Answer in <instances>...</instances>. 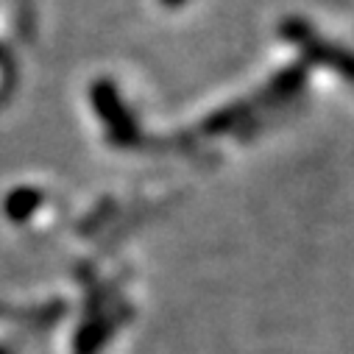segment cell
I'll use <instances>...</instances> for the list:
<instances>
[{
    "instance_id": "1",
    "label": "cell",
    "mask_w": 354,
    "mask_h": 354,
    "mask_svg": "<svg viewBox=\"0 0 354 354\" xmlns=\"http://www.w3.org/2000/svg\"><path fill=\"white\" fill-rule=\"evenodd\" d=\"M279 31H282V37H285L288 42H293V45L304 53L307 62L324 64V67L335 70L343 81H348V84L354 86V50H351V48H343V45H337V42L324 39V37H321L307 20H301V17H288Z\"/></svg>"
},
{
    "instance_id": "2",
    "label": "cell",
    "mask_w": 354,
    "mask_h": 354,
    "mask_svg": "<svg viewBox=\"0 0 354 354\" xmlns=\"http://www.w3.org/2000/svg\"><path fill=\"white\" fill-rule=\"evenodd\" d=\"M90 98H93L95 112L106 123V131H109V137H112L115 145L131 148V145L140 142V129H137L131 112L126 109L123 98L118 95L112 81H95L93 90H90Z\"/></svg>"
},
{
    "instance_id": "3",
    "label": "cell",
    "mask_w": 354,
    "mask_h": 354,
    "mask_svg": "<svg viewBox=\"0 0 354 354\" xmlns=\"http://www.w3.org/2000/svg\"><path fill=\"white\" fill-rule=\"evenodd\" d=\"M307 84V64H290L285 67L282 73L274 75V81L265 86L262 93V104H282V101H290L296 98Z\"/></svg>"
},
{
    "instance_id": "4",
    "label": "cell",
    "mask_w": 354,
    "mask_h": 354,
    "mask_svg": "<svg viewBox=\"0 0 354 354\" xmlns=\"http://www.w3.org/2000/svg\"><path fill=\"white\" fill-rule=\"evenodd\" d=\"M42 201H45V196L39 193V190H34V187H20V190H15L9 198H6V218H12V221H17V223H23V221H28L39 207H42Z\"/></svg>"
},
{
    "instance_id": "5",
    "label": "cell",
    "mask_w": 354,
    "mask_h": 354,
    "mask_svg": "<svg viewBox=\"0 0 354 354\" xmlns=\"http://www.w3.org/2000/svg\"><path fill=\"white\" fill-rule=\"evenodd\" d=\"M248 115H251V104H232V106H226V109H221L218 115H212L209 120H207V131H229V129H234L237 123H243V120H248Z\"/></svg>"
},
{
    "instance_id": "6",
    "label": "cell",
    "mask_w": 354,
    "mask_h": 354,
    "mask_svg": "<svg viewBox=\"0 0 354 354\" xmlns=\"http://www.w3.org/2000/svg\"><path fill=\"white\" fill-rule=\"evenodd\" d=\"M106 337V324L104 321H90L84 326V332L78 335V343H75V354H95L101 348Z\"/></svg>"
},
{
    "instance_id": "7",
    "label": "cell",
    "mask_w": 354,
    "mask_h": 354,
    "mask_svg": "<svg viewBox=\"0 0 354 354\" xmlns=\"http://www.w3.org/2000/svg\"><path fill=\"white\" fill-rule=\"evenodd\" d=\"M162 3H167V6H179V3H185V0H162Z\"/></svg>"
},
{
    "instance_id": "8",
    "label": "cell",
    "mask_w": 354,
    "mask_h": 354,
    "mask_svg": "<svg viewBox=\"0 0 354 354\" xmlns=\"http://www.w3.org/2000/svg\"><path fill=\"white\" fill-rule=\"evenodd\" d=\"M0 354H9V351H3V348H0Z\"/></svg>"
}]
</instances>
